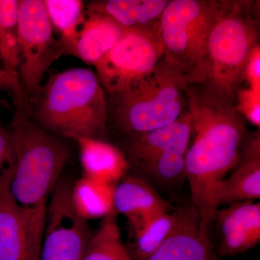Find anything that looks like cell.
Listing matches in <instances>:
<instances>
[{"mask_svg":"<svg viewBox=\"0 0 260 260\" xmlns=\"http://www.w3.org/2000/svg\"><path fill=\"white\" fill-rule=\"evenodd\" d=\"M167 0H108L92 2L88 10L102 12L127 29L160 30Z\"/></svg>","mask_w":260,"mask_h":260,"instance_id":"ac0fdd59","label":"cell"},{"mask_svg":"<svg viewBox=\"0 0 260 260\" xmlns=\"http://www.w3.org/2000/svg\"><path fill=\"white\" fill-rule=\"evenodd\" d=\"M229 1L172 0L160 20L164 54L187 76L204 54L212 27L226 9Z\"/></svg>","mask_w":260,"mask_h":260,"instance_id":"8992f818","label":"cell"},{"mask_svg":"<svg viewBox=\"0 0 260 260\" xmlns=\"http://www.w3.org/2000/svg\"><path fill=\"white\" fill-rule=\"evenodd\" d=\"M19 2L20 0H0V59L3 64L2 70L21 87L19 78Z\"/></svg>","mask_w":260,"mask_h":260,"instance_id":"7402d4cb","label":"cell"},{"mask_svg":"<svg viewBox=\"0 0 260 260\" xmlns=\"http://www.w3.org/2000/svg\"><path fill=\"white\" fill-rule=\"evenodd\" d=\"M237 107L246 121H249L253 125L259 127V91L249 86L240 88L237 93Z\"/></svg>","mask_w":260,"mask_h":260,"instance_id":"d4e9b609","label":"cell"},{"mask_svg":"<svg viewBox=\"0 0 260 260\" xmlns=\"http://www.w3.org/2000/svg\"><path fill=\"white\" fill-rule=\"evenodd\" d=\"M44 0H20L18 32L20 49L19 78L29 104L37 99L51 65L64 52L53 34Z\"/></svg>","mask_w":260,"mask_h":260,"instance_id":"52a82bcc","label":"cell"},{"mask_svg":"<svg viewBox=\"0 0 260 260\" xmlns=\"http://www.w3.org/2000/svg\"><path fill=\"white\" fill-rule=\"evenodd\" d=\"M114 205L116 215L125 217L127 223L144 221L174 209L146 179L136 175H126L116 184Z\"/></svg>","mask_w":260,"mask_h":260,"instance_id":"9a60e30c","label":"cell"},{"mask_svg":"<svg viewBox=\"0 0 260 260\" xmlns=\"http://www.w3.org/2000/svg\"><path fill=\"white\" fill-rule=\"evenodd\" d=\"M251 1H229L212 27L204 54L186 83L222 102L237 106L246 68L259 47V21Z\"/></svg>","mask_w":260,"mask_h":260,"instance_id":"7a4b0ae2","label":"cell"},{"mask_svg":"<svg viewBox=\"0 0 260 260\" xmlns=\"http://www.w3.org/2000/svg\"><path fill=\"white\" fill-rule=\"evenodd\" d=\"M73 182L62 176L48 200L40 260H83L93 231L73 208Z\"/></svg>","mask_w":260,"mask_h":260,"instance_id":"9c48e42d","label":"cell"},{"mask_svg":"<svg viewBox=\"0 0 260 260\" xmlns=\"http://www.w3.org/2000/svg\"><path fill=\"white\" fill-rule=\"evenodd\" d=\"M260 198L259 129L248 133L243 143L237 166L227 179L219 182L215 201L220 205H230Z\"/></svg>","mask_w":260,"mask_h":260,"instance_id":"5bb4252c","label":"cell"},{"mask_svg":"<svg viewBox=\"0 0 260 260\" xmlns=\"http://www.w3.org/2000/svg\"><path fill=\"white\" fill-rule=\"evenodd\" d=\"M184 74L165 55L144 78L107 94V121L124 137L172 124L188 110Z\"/></svg>","mask_w":260,"mask_h":260,"instance_id":"277c9868","label":"cell"},{"mask_svg":"<svg viewBox=\"0 0 260 260\" xmlns=\"http://www.w3.org/2000/svg\"><path fill=\"white\" fill-rule=\"evenodd\" d=\"M71 140L79 148L83 177L116 185L127 175L129 164L120 149L104 140L82 137Z\"/></svg>","mask_w":260,"mask_h":260,"instance_id":"2e32d148","label":"cell"},{"mask_svg":"<svg viewBox=\"0 0 260 260\" xmlns=\"http://www.w3.org/2000/svg\"><path fill=\"white\" fill-rule=\"evenodd\" d=\"M164 55L160 30L126 29L116 45L94 65L95 74L106 93H116L146 76Z\"/></svg>","mask_w":260,"mask_h":260,"instance_id":"ba28073f","label":"cell"},{"mask_svg":"<svg viewBox=\"0 0 260 260\" xmlns=\"http://www.w3.org/2000/svg\"><path fill=\"white\" fill-rule=\"evenodd\" d=\"M10 182L0 181V260H40L47 204H19Z\"/></svg>","mask_w":260,"mask_h":260,"instance_id":"30bf717a","label":"cell"},{"mask_svg":"<svg viewBox=\"0 0 260 260\" xmlns=\"http://www.w3.org/2000/svg\"><path fill=\"white\" fill-rule=\"evenodd\" d=\"M190 138L191 117L187 110L169 125L125 136L124 153L130 168L139 172L169 150L188 148Z\"/></svg>","mask_w":260,"mask_h":260,"instance_id":"4fadbf2b","label":"cell"},{"mask_svg":"<svg viewBox=\"0 0 260 260\" xmlns=\"http://www.w3.org/2000/svg\"><path fill=\"white\" fill-rule=\"evenodd\" d=\"M126 29L102 12L87 10L74 56L94 66L120 40Z\"/></svg>","mask_w":260,"mask_h":260,"instance_id":"e0dca14e","label":"cell"},{"mask_svg":"<svg viewBox=\"0 0 260 260\" xmlns=\"http://www.w3.org/2000/svg\"><path fill=\"white\" fill-rule=\"evenodd\" d=\"M186 92L191 138L186 154V178L201 231L209 234L219 208L217 186L237 166L249 131L237 106L218 100L192 84L187 83Z\"/></svg>","mask_w":260,"mask_h":260,"instance_id":"6da1fadb","label":"cell"},{"mask_svg":"<svg viewBox=\"0 0 260 260\" xmlns=\"http://www.w3.org/2000/svg\"><path fill=\"white\" fill-rule=\"evenodd\" d=\"M115 185L82 177L74 181L71 201L76 213L84 220H97L117 216L114 205Z\"/></svg>","mask_w":260,"mask_h":260,"instance_id":"ffe728a7","label":"cell"},{"mask_svg":"<svg viewBox=\"0 0 260 260\" xmlns=\"http://www.w3.org/2000/svg\"></svg>","mask_w":260,"mask_h":260,"instance_id":"83f0119b","label":"cell"},{"mask_svg":"<svg viewBox=\"0 0 260 260\" xmlns=\"http://www.w3.org/2000/svg\"><path fill=\"white\" fill-rule=\"evenodd\" d=\"M179 218L177 208L144 221L127 223V239L124 246L132 259H148L172 235Z\"/></svg>","mask_w":260,"mask_h":260,"instance_id":"d6986e66","label":"cell"},{"mask_svg":"<svg viewBox=\"0 0 260 260\" xmlns=\"http://www.w3.org/2000/svg\"><path fill=\"white\" fill-rule=\"evenodd\" d=\"M188 148L169 150L145 165L139 173L162 185L176 184L186 178V154Z\"/></svg>","mask_w":260,"mask_h":260,"instance_id":"cb8c5ba5","label":"cell"},{"mask_svg":"<svg viewBox=\"0 0 260 260\" xmlns=\"http://www.w3.org/2000/svg\"><path fill=\"white\" fill-rule=\"evenodd\" d=\"M219 259L254 249L260 242L259 202L245 201L218 208L213 215Z\"/></svg>","mask_w":260,"mask_h":260,"instance_id":"8fae6325","label":"cell"},{"mask_svg":"<svg viewBox=\"0 0 260 260\" xmlns=\"http://www.w3.org/2000/svg\"><path fill=\"white\" fill-rule=\"evenodd\" d=\"M83 260H133L121 239L116 216L103 219L92 234Z\"/></svg>","mask_w":260,"mask_h":260,"instance_id":"603a6c76","label":"cell"},{"mask_svg":"<svg viewBox=\"0 0 260 260\" xmlns=\"http://www.w3.org/2000/svg\"><path fill=\"white\" fill-rule=\"evenodd\" d=\"M178 208L179 220L172 235L147 260H219L211 236L201 232L193 205Z\"/></svg>","mask_w":260,"mask_h":260,"instance_id":"7c38bea8","label":"cell"},{"mask_svg":"<svg viewBox=\"0 0 260 260\" xmlns=\"http://www.w3.org/2000/svg\"><path fill=\"white\" fill-rule=\"evenodd\" d=\"M30 119L49 134L104 140L107 93L95 73L77 68L51 75L30 105Z\"/></svg>","mask_w":260,"mask_h":260,"instance_id":"3957f363","label":"cell"},{"mask_svg":"<svg viewBox=\"0 0 260 260\" xmlns=\"http://www.w3.org/2000/svg\"><path fill=\"white\" fill-rule=\"evenodd\" d=\"M4 88H9L11 90L14 99V104L17 109H25L28 106V100L25 97L23 89L8 76L0 68V91ZM4 101L0 98V106L4 104Z\"/></svg>","mask_w":260,"mask_h":260,"instance_id":"4316f807","label":"cell"},{"mask_svg":"<svg viewBox=\"0 0 260 260\" xmlns=\"http://www.w3.org/2000/svg\"><path fill=\"white\" fill-rule=\"evenodd\" d=\"M53 28L60 34L59 39L64 54L74 56L80 28L85 21L83 2L80 0H44Z\"/></svg>","mask_w":260,"mask_h":260,"instance_id":"44dd1931","label":"cell"},{"mask_svg":"<svg viewBox=\"0 0 260 260\" xmlns=\"http://www.w3.org/2000/svg\"><path fill=\"white\" fill-rule=\"evenodd\" d=\"M15 169L10 191L26 207L47 205L71 158L65 140L49 134L26 117H14L10 130Z\"/></svg>","mask_w":260,"mask_h":260,"instance_id":"5b68a950","label":"cell"},{"mask_svg":"<svg viewBox=\"0 0 260 260\" xmlns=\"http://www.w3.org/2000/svg\"><path fill=\"white\" fill-rule=\"evenodd\" d=\"M14 144L10 131L0 126V181L13 179L15 169Z\"/></svg>","mask_w":260,"mask_h":260,"instance_id":"484cf974","label":"cell"}]
</instances>
